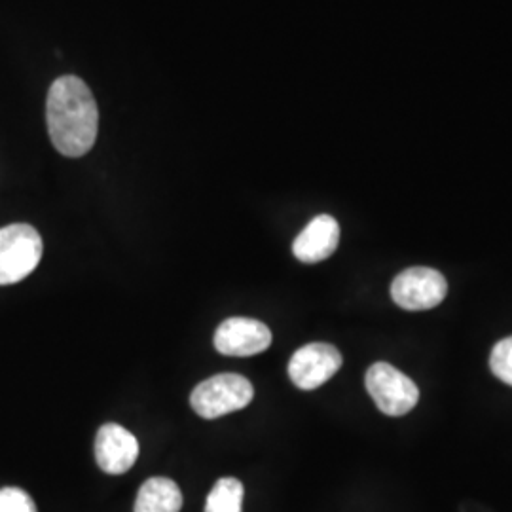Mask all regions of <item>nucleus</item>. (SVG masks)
<instances>
[{
	"label": "nucleus",
	"instance_id": "423d86ee",
	"mask_svg": "<svg viewBox=\"0 0 512 512\" xmlns=\"http://www.w3.org/2000/svg\"><path fill=\"white\" fill-rule=\"evenodd\" d=\"M342 353L338 348L315 342L294 351L289 361V378L298 389H317L342 368Z\"/></svg>",
	"mask_w": 512,
	"mask_h": 512
},
{
	"label": "nucleus",
	"instance_id": "9d476101",
	"mask_svg": "<svg viewBox=\"0 0 512 512\" xmlns=\"http://www.w3.org/2000/svg\"><path fill=\"white\" fill-rule=\"evenodd\" d=\"M183 494L179 486L165 476L148 478L135 499V512H179Z\"/></svg>",
	"mask_w": 512,
	"mask_h": 512
},
{
	"label": "nucleus",
	"instance_id": "39448f33",
	"mask_svg": "<svg viewBox=\"0 0 512 512\" xmlns=\"http://www.w3.org/2000/svg\"><path fill=\"white\" fill-rule=\"evenodd\" d=\"M448 294L444 275L433 268H408L391 283L393 302L408 311H425L437 308Z\"/></svg>",
	"mask_w": 512,
	"mask_h": 512
},
{
	"label": "nucleus",
	"instance_id": "f03ea898",
	"mask_svg": "<svg viewBox=\"0 0 512 512\" xmlns=\"http://www.w3.org/2000/svg\"><path fill=\"white\" fill-rule=\"evenodd\" d=\"M255 397L253 384L239 374H217L198 385L190 404L198 416L205 420H217L230 412H238L251 404Z\"/></svg>",
	"mask_w": 512,
	"mask_h": 512
},
{
	"label": "nucleus",
	"instance_id": "1a4fd4ad",
	"mask_svg": "<svg viewBox=\"0 0 512 512\" xmlns=\"http://www.w3.org/2000/svg\"><path fill=\"white\" fill-rule=\"evenodd\" d=\"M340 243V224L330 215H319L294 239L293 253L300 262L315 264L334 255Z\"/></svg>",
	"mask_w": 512,
	"mask_h": 512
},
{
	"label": "nucleus",
	"instance_id": "7ed1b4c3",
	"mask_svg": "<svg viewBox=\"0 0 512 512\" xmlns=\"http://www.w3.org/2000/svg\"><path fill=\"white\" fill-rule=\"evenodd\" d=\"M42 258V238L29 224L0 228V285L25 279Z\"/></svg>",
	"mask_w": 512,
	"mask_h": 512
},
{
	"label": "nucleus",
	"instance_id": "20e7f679",
	"mask_svg": "<svg viewBox=\"0 0 512 512\" xmlns=\"http://www.w3.org/2000/svg\"><path fill=\"white\" fill-rule=\"evenodd\" d=\"M366 391L385 416L408 414L418 401L420 389L406 374L389 363H376L366 370Z\"/></svg>",
	"mask_w": 512,
	"mask_h": 512
},
{
	"label": "nucleus",
	"instance_id": "f8f14e48",
	"mask_svg": "<svg viewBox=\"0 0 512 512\" xmlns=\"http://www.w3.org/2000/svg\"><path fill=\"white\" fill-rule=\"evenodd\" d=\"M490 368L497 380L512 385V336L503 338L501 342L495 344L490 357Z\"/></svg>",
	"mask_w": 512,
	"mask_h": 512
},
{
	"label": "nucleus",
	"instance_id": "0eeeda50",
	"mask_svg": "<svg viewBox=\"0 0 512 512\" xmlns=\"http://www.w3.org/2000/svg\"><path fill=\"white\" fill-rule=\"evenodd\" d=\"M272 346V330L262 321L232 317L215 332V348L228 357H251Z\"/></svg>",
	"mask_w": 512,
	"mask_h": 512
},
{
	"label": "nucleus",
	"instance_id": "9b49d317",
	"mask_svg": "<svg viewBox=\"0 0 512 512\" xmlns=\"http://www.w3.org/2000/svg\"><path fill=\"white\" fill-rule=\"evenodd\" d=\"M243 494L245 490L238 478H220L205 501V512H241Z\"/></svg>",
	"mask_w": 512,
	"mask_h": 512
},
{
	"label": "nucleus",
	"instance_id": "f257e3e1",
	"mask_svg": "<svg viewBox=\"0 0 512 512\" xmlns=\"http://www.w3.org/2000/svg\"><path fill=\"white\" fill-rule=\"evenodd\" d=\"M52 145L67 158H80L95 145L99 110L88 84L73 74L57 78L46 101Z\"/></svg>",
	"mask_w": 512,
	"mask_h": 512
},
{
	"label": "nucleus",
	"instance_id": "ddd939ff",
	"mask_svg": "<svg viewBox=\"0 0 512 512\" xmlns=\"http://www.w3.org/2000/svg\"><path fill=\"white\" fill-rule=\"evenodd\" d=\"M0 512H38L33 497L21 488L0 490Z\"/></svg>",
	"mask_w": 512,
	"mask_h": 512
},
{
	"label": "nucleus",
	"instance_id": "6e6552de",
	"mask_svg": "<svg viewBox=\"0 0 512 512\" xmlns=\"http://www.w3.org/2000/svg\"><path fill=\"white\" fill-rule=\"evenodd\" d=\"M139 458V442L118 423H105L95 437V461L107 475H124Z\"/></svg>",
	"mask_w": 512,
	"mask_h": 512
}]
</instances>
